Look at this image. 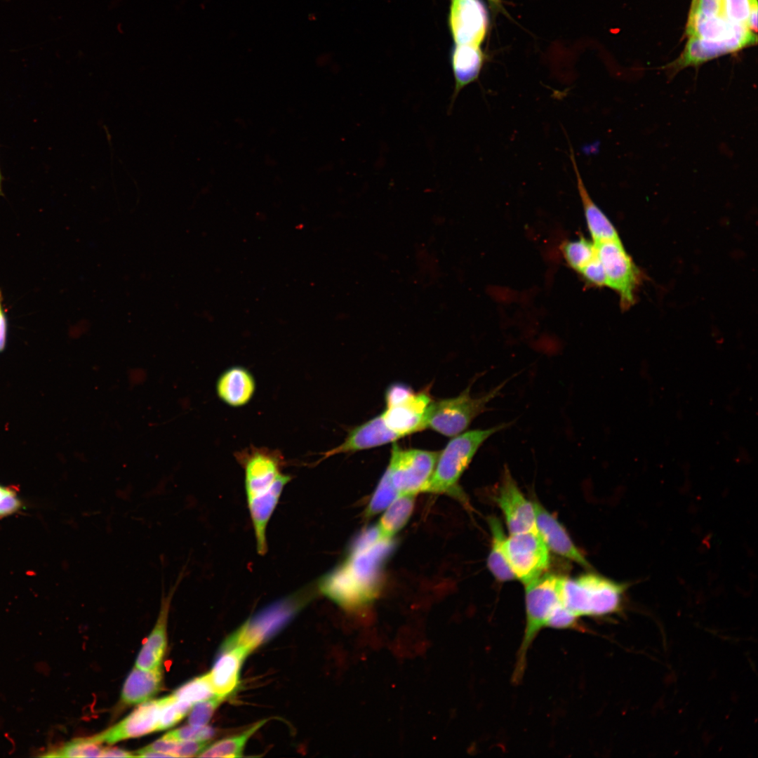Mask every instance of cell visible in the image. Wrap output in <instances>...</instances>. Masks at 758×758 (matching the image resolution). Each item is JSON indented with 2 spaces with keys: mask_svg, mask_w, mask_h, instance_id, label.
I'll list each match as a JSON object with an SVG mask.
<instances>
[{
  "mask_svg": "<svg viewBox=\"0 0 758 758\" xmlns=\"http://www.w3.org/2000/svg\"><path fill=\"white\" fill-rule=\"evenodd\" d=\"M395 547L394 540L383 538L376 525L365 528L352 540L343 560L319 580V591L345 609L366 606L378 595Z\"/></svg>",
  "mask_w": 758,
  "mask_h": 758,
  "instance_id": "6da1fadb",
  "label": "cell"
},
{
  "mask_svg": "<svg viewBox=\"0 0 758 758\" xmlns=\"http://www.w3.org/2000/svg\"><path fill=\"white\" fill-rule=\"evenodd\" d=\"M234 456L244 470L246 499L257 550L263 555L267 550V525L291 476L283 472L286 461L278 449L250 445Z\"/></svg>",
  "mask_w": 758,
  "mask_h": 758,
  "instance_id": "7a4b0ae2",
  "label": "cell"
},
{
  "mask_svg": "<svg viewBox=\"0 0 758 758\" xmlns=\"http://www.w3.org/2000/svg\"><path fill=\"white\" fill-rule=\"evenodd\" d=\"M628 583H620L596 573L576 578L564 577L563 605L577 618H604L622 611Z\"/></svg>",
  "mask_w": 758,
  "mask_h": 758,
  "instance_id": "3957f363",
  "label": "cell"
},
{
  "mask_svg": "<svg viewBox=\"0 0 758 758\" xmlns=\"http://www.w3.org/2000/svg\"><path fill=\"white\" fill-rule=\"evenodd\" d=\"M564 577L544 573L525 585L526 623L521 642L517 653L512 681L519 683L524 674L528 651L534 640L561 605Z\"/></svg>",
  "mask_w": 758,
  "mask_h": 758,
  "instance_id": "277c9868",
  "label": "cell"
},
{
  "mask_svg": "<svg viewBox=\"0 0 758 758\" xmlns=\"http://www.w3.org/2000/svg\"><path fill=\"white\" fill-rule=\"evenodd\" d=\"M504 423L486 429L463 432L454 436L439 454L423 492L460 496L458 481L480 446L493 434L509 427Z\"/></svg>",
  "mask_w": 758,
  "mask_h": 758,
  "instance_id": "5b68a950",
  "label": "cell"
},
{
  "mask_svg": "<svg viewBox=\"0 0 758 758\" xmlns=\"http://www.w3.org/2000/svg\"><path fill=\"white\" fill-rule=\"evenodd\" d=\"M310 587L265 608L232 634L223 646H244L251 651L279 631L313 596Z\"/></svg>",
  "mask_w": 758,
  "mask_h": 758,
  "instance_id": "8992f818",
  "label": "cell"
},
{
  "mask_svg": "<svg viewBox=\"0 0 758 758\" xmlns=\"http://www.w3.org/2000/svg\"><path fill=\"white\" fill-rule=\"evenodd\" d=\"M505 383L480 397L471 396L468 386L457 397L432 400L427 411L425 428L450 437L463 432L475 418L488 410L487 404L499 396Z\"/></svg>",
  "mask_w": 758,
  "mask_h": 758,
  "instance_id": "52a82bcc",
  "label": "cell"
},
{
  "mask_svg": "<svg viewBox=\"0 0 758 758\" xmlns=\"http://www.w3.org/2000/svg\"><path fill=\"white\" fill-rule=\"evenodd\" d=\"M439 451L404 449L392 446L387 470L400 495L423 492L434 471Z\"/></svg>",
  "mask_w": 758,
  "mask_h": 758,
  "instance_id": "ba28073f",
  "label": "cell"
},
{
  "mask_svg": "<svg viewBox=\"0 0 758 758\" xmlns=\"http://www.w3.org/2000/svg\"><path fill=\"white\" fill-rule=\"evenodd\" d=\"M503 550L515 578L524 585L544 574L550 566V550L537 528L510 534Z\"/></svg>",
  "mask_w": 758,
  "mask_h": 758,
  "instance_id": "9c48e42d",
  "label": "cell"
},
{
  "mask_svg": "<svg viewBox=\"0 0 758 758\" xmlns=\"http://www.w3.org/2000/svg\"><path fill=\"white\" fill-rule=\"evenodd\" d=\"M594 246L596 255L605 272L606 286L618 293L623 308L630 307L634 302V293L639 283V270L620 239L597 243Z\"/></svg>",
  "mask_w": 758,
  "mask_h": 758,
  "instance_id": "30bf717a",
  "label": "cell"
},
{
  "mask_svg": "<svg viewBox=\"0 0 758 758\" xmlns=\"http://www.w3.org/2000/svg\"><path fill=\"white\" fill-rule=\"evenodd\" d=\"M494 500L505 517L510 534L536 529L533 503L524 496L507 467Z\"/></svg>",
  "mask_w": 758,
  "mask_h": 758,
  "instance_id": "8fae6325",
  "label": "cell"
},
{
  "mask_svg": "<svg viewBox=\"0 0 758 758\" xmlns=\"http://www.w3.org/2000/svg\"><path fill=\"white\" fill-rule=\"evenodd\" d=\"M757 34L752 31L731 39L711 41L689 37L681 55L668 65L671 73H677L688 67L698 66L712 59L740 51L757 43Z\"/></svg>",
  "mask_w": 758,
  "mask_h": 758,
  "instance_id": "7c38bea8",
  "label": "cell"
},
{
  "mask_svg": "<svg viewBox=\"0 0 758 758\" xmlns=\"http://www.w3.org/2000/svg\"><path fill=\"white\" fill-rule=\"evenodd\" d=\"M432 399L428 389L413 392L389 406L381 414L385 425L401 438L425 429V420Z\"/></svg>",
  "mask_w": 758,
  "mask_h": 758,
  "instance_id": "4fadbf2b",
  "label": "cell"
},
{
  "mask_svg": "<svg viewBox=\"0 0 758 758\" xmlns=\"http://www.w3.org/2000/svg\"><path fill=\"white\" fill-rule=\"evenodd\" d=\"M163 698L142 703L118 724L93 736L100 743L113 744L158 731Z\"/></svg>",
  "mask_w": 758,
  "mask_h": 758,
  "instance_id": "5bb4252c",
  "label": "cell"
},
{
  "mask_svg": "<svg viewBox=\"0 0 758 758\" xmlns=\"http://www.w3.org/2000/svg\"><path fill=\"white\" fill-rule=\"evenodd\" d=\"M450 25L456 45L479 46L487 27V15L479 0H453Z\"/></svg>",
  "mask_w": 758,
  "mask_h": 758,
  "instance_id": "9a60e30c",
  "label": "cell"
},
{
  "mask_svg": "<svg viewBox=\"0 0 758 758\" xmlns=\"http://www.w3.org/2000/svg\"><path fill=\"white\" fill-rule=\"evenodd\" d=\"M186 566L182 567L166 595L162 589L161 608L157 621L147 638L135 661V667L152 670L161 667L162 660L167 646V620L171 599L185 573Z\"/></svg>",
  "mask_w": 758,
  "mask_h": 758,
  "instance_id": "2e32d148",
  "label": "cell"
},
{
  "mask_svg": "<svg viewBox=\"0 0 758 758\" xmlns=\"http://www.w3.org/2000/svg\"><path fill=\"white\" fill-rule=\"evenodd\" d=\"M536 528L549 550L586 568L590 564L575 545L566 528L540 503L534 502Z\"/></svg>",
  "mask_w": 758,
  "mask_h": 758,
  "instance_id": "e0dca14e",
  "label": "cell"
},
{
  "mask_svg": "<svg viewBox=\"0 0 758 758\" xmlns=\"http://www.w3.org/2000/svg\"><path fill=\"white\" fill-rule=\"evenodd\" d=\"M401 438L385 425L380 414L352 428L340 444L322 453L323 457L320 460L340 453H353L383 446Z\"/></svg>",
  "mask_w": 758,
  "mask_h": 758,
  "instance_id": "ac0fdd59",
  "label": "cell"
},
{
  "mask_svg": "<svg viewBox=\"0 0 758 758\" xmlns=\"http://www.w3.org/2000/svg\"><path fill=\"white\" fill-rule=\"evenodd\" d=\"M251 652L244 646H221L219 656L208 672L215 695L227 698L235 691L242 664Z\"/></svg>",
  "mask_w": 758,
  "mask_h": 758,
  "instance_id": "d6986e66",
  "label": "cell"
},
{
  "mask_svg": "<svg viewBox=\"0 0 758 758\" xmlns=\"http://www.w3.org/2000/svg\"><path fill=\"white\" fill-rule=\"evenodd\" d=\"M256 381L253 373L240 365L230 366L218 376L215 383L218 397L232 408L247 405L254 397Z\"/></svg>",
  "mask_w": 758,
  "mask_h": 758,
  "instance_id": "ffe728a7",
  "label": "cell"
},
{
  "mask_svg": "<svg viewBox=\"0 0 758 758\" xmlns=\"http://www.w3.org/2000/svg\"><path fill=\"white\" fill-rule=\"evenodd\" d=\"M748 31L747 27L733 24L724 16L706 15L693 9L686 25L689 37L711 41L727 40Z\"/></svg>",
  "mask_w": 758,
  "mask_h": 758,
  "instance_id": "44dd1931",
  "label": "cell"
},
{
  "mask_svg": "<svg viewBox=\"0 0 758 758\" xmlns=\"http://www.w3.org/2000/svg\"><path fill=\"white\" fill-rule=\"evenodd\" d=\"M570 159L576 174L578 193L583 204L588 230L597 244L609 240L618 239V232L604 212L590 196L580 175L573 149L571 148Z\"/></svg>",
  "mask_w": 758,
  "mask_h": 758,
  "instance_id": "7402d4cb",
  "label": "cell"
},
{
  "mask_svg": "<svg viewBox=\"0 0 758 758\" xmlns=\"http://www.w3.org/2000/svg\"><path fill=\"white\" fill-rule=\"evenodd\" d=\"M483 63L484 55L479 46L456 45L451 56L455 80L452 102L465 87L478 79Z\"/></svg>",
  "mask_w": 758,
  "mask_h": 758,
  "instance_id": "603a6c76",
  "label": "cell"
},
{
  "mask_svg": "<svg viewBox=\"0 0 758 758\" xmlns=\"http://www.w3.org/2000/svg\"><path fill=\"white\" fill-rule=\"evenodd\" d=\"M162 668L145 670L134 667L127 677L121 691L124 703L136 705L149 700L161 689Z\"/></svg>",
  "mask_w": 758,
  "mask_h": 758,
  "instance_id": "cb8c5ba5",
  "label": "cell"
},
{
  "mask_svg": "<svg viewBox=\"0 0 758 758\" xmlns=\"http://www.w3.org/2000/svg\"><path fill=\"white\" fill-rule=\"evenodd\" d=\"M415 495L399 496L385 510L376 527L384 539H394L408 521L414 508Z\"/></svg>",
  "mask_w": 758,
  "mask_h": 758,
  "instance_id": "d4e9b609",
  "label": "cell"
},
{
  "mask_svg": "<svg viewBox=\"0 0 758 758\" xmlns=\"http://www.w3.org/2000/svg\"><path fill=\"white\" fill-rule=\"evenodd\" d=\"M488 522L491 533V546L487 566L494 578L500 582L516 579L505 555L503 543L506 536L502 523L496 517H489Z\"/></svg>",
  "mask_w": 758,
  "mask_h": 758,
  "instance_id": "484cf974",
  "label": "cell"
},
{
  "mask_svg": "<svg viewBox=\"0 0 758 758\" xmlns=\"http://www.w3.org/2000/svg\"><path fill=\"white\" fill-rule=\"evenodd\" d=\"M267 721L268 719L261 720L239 734L209 744L198 757H241L247 741Z\"/></svg>",
  "mask_w": 758,
  "mask_h": 758,
  "instance_id": "4316f807",
  "label": "cell"
},
{
  "mask_svg": "<svg viewBox=\"0 0 758 758\" xmlns=\"http://www.w3.org/2000/svg\"><path fill=\"white\" fill-rule=\"evenodd\" d=\"M399 496L386 469L365 509V517H372L384 511Z\"/></svg>",
  "mask_w": 758,
  "mask_h": 758,
  "instance_id": "83f0119b",
  "label": "cell"
},
{
  "mask_svg": "<svg viewBox=\"0 0 758 758\" xmlns=\"http://www.w3.org/2000/svg\"><path fill=\"white\" fill-rule=\"evenodd\" d=\"M105 747L94 738H80L67 743L62 747L48 752L45 757H102Z\"/></svg>",
  "mask_w": 758,
  "mask_h": 758,
  "instance_id": "f1b7e54d",
  "label": "cell"
},
{
  "mask_svg": "<svg viewBox=\"0 0 758 758\" xmlns=\"http://www.w3.org/2000/svg\"><path fill=\"white\" fill-rule=\"evenodd\" d=\"M173 695L177 699L194 705L215 694L206 673L187 681L173 692Z\"/></svg>",
  "mask_w": 758,
  "mask_h": 758,
  "instance_id": "f546056e",
  "label": "cell"
},
{
  "mask_svg": "<svg viewBox=\"0 0 758 758\" xmlns=\"http://www.w3.org/2000/svg\"><path fill=\"white\" fill-rule=\"evenodd\" d=\"M563 253L567 262L574 270L580 271L596 256V248L594 243L580 238L565 244Z\"/></svg>",
  "mask_w": 758,
  "mask_h": 758,
  "instance_id": "4dcf8cb0",
  "label": "cell"
},
{
  "mask_svg": "<svg viewBox=\"0 0 758 758\" xmlns=\"http://www.w3.org/2000/svg\"><path fill=\"white\" fill-rule=\"evenodd\" d=\"M192 705L177 699L173 694L163 698L158 731L167 729L179 722L187 715Z\"/></svg>",
  "mask_w": 758,
  "mask_h": 758,
  "instance_id": "1f68e13d",
  "label": "cell"
},
{
  "mask_svg": "<svg viewBox=\"0 0 758 758\" xmlns=\"http://www.w3.org/2000/svg\"><path fill=\"white\" fill-rule=\"evenodd\" d=\"M226 698L213 696L194 704L189 712L188 724L192 726H206L214 712Z\"/></svg>",
  "mask_w": 758,
  "mask_h": 758,
  "instance_id": "d6a6232c",
  "label": "cell"
},
{
  "mask_svg": "<svg viewBox=\"0 0 758 758\" xmlns=\"http://www.w3.org/2000/svg\"><path fill=\"white\" fill-rule=\"evenodd\" d=\"M757 2V0H723L724 15L731 23L749 28L750 11Z\"/></svg>",
  "mask_w": 758,
  "mask_h": 758,
  "instance_id": "836d02e7",
  "label": "cell"
},
{
  "mask_svg": "<svg viewBox=\"0 0 758 758\" xmlns=\"http://www.w3.org/2000/svg\"><path fill=\"white\" fill-rule=\"evenodd\" d=\"M215 735V730L206 726L188 725L171 731L164 736L176 741L210 740Z\"/></svg>",
  "mask_w": 758,
  "mask_h": 758,
  "instance_id": "e575fe53",
  "label": "cell"
},
{
  "mask_svg": "<svg viewBox=\"0 0 758 758\" xmlns=\"http://www.w3.org/2000/svg\"><path fill=\"white\" fill-rule=\"evenodd\" d=\"M22 507V502L16 491L11 488L0 485V517L11 515Z\"/></svg>",
  "mask_w": 758,
  "mask_h": 758,
  "instance_id": "d590c367",
  "label": "cell"
},
{
  "mask_svg": "<svg viewBox=\"0 0 758 758\" xmlns=\"http://www.w3.org/2000/svg\"><path fill=\"white\" fill-rule=\"evenodd\" d=\"M586 280L596 286H606L603 266L596 256L579 271Z\"/></svg>",
  "mask_w": 758,
  "mask_h": 758,
  "instance_id": "8d00e7d4",
  "label": "cell"
},
{
  "mask_svg": "<svg viewBox=\"0 0 758 758\" xmlns=\"http://www.w3.org/2000/svg\"><path fill=\"white\" fill-rule=\"evenodd\" d=\"M209 743L210 740L178 741L175 755L176 757H198Z\"/></svg>",
  "mask_w": 758,
  "mask_h": 758,
  "instance_id": "74e56055",
  "label": "cell"
},
{
  "mask_svg": "<svg viewBox=\"0 0 758 758\" xmlns=\"http://www.w3.org/2000/svg\"><path fill=\"white\" fill-rule=\"evenodd\" d=\"M691 9L706 15L725 17L723 0H692Z\"/></svg>",
  "mask_w": 758,
  "mask_h": 758,
  "instance_id": "f35d334b",
  "label": "cell"
},
{
  "mask_svg": "<svg viewBox=\"0 0 758 758\" xmlns=\"http://www.w3.org/2000/svg\"><path fill=\"white\" fill-rule=\"evenodd\" d=\"M413 392L411 387L406 384L397 383L392 384L385 392L386 406L396 404Z\"/></svg>",
  "mask_w": 758,
  "mask_h": 758,
  "instance_id": "ab89813d",
  "label": "cell"
},
{
  "mask_svg": "<svg viewBox=\"0 0 758 758\" xmlns=\"http://www.w3.org/2000/svg\"><path fill=\"white\" fill-rule=\"evenodd\" d=\"M178 742V741L166 738L163 736L161 738L157 740L149 745L142 747V749L158 751L170 754L173 757H176L175 755V752L177 747Z\"/></svg>",
  "mask_w": 758,
  "mask_h": 758,
  "instance_id": "60d3db41",
  "label": "cell"
},
{
  "mask_svg": "<svg viewBox=\"0 0 758 758\" xmlns=\"http://www.w3.org/2000/svg\"><path fill=\"white\" fill-rule=\"evenodd\" d=\"M135 754L117 747H105L102 757H134Z\"/></svg>",
  "mask_w": 758,
  "mask_h": 758,
  "instance_id": "b9f144b4",
  "label": "cell"
},
{
  "mask_svg": "<svg viewBox=\"0 0 758 758\" xmlns=\"http://www.w3.org/2000/svg\"><path fill=\"white\" fill-rule=\"evenodd\" d=\"M7 324L4 312L1 303L0 293V352L4 349L6 340Z\"/></svg>",
  "mask_w": 758,
  "mask_h": 758,
  "instance_id": "7bdbcfd3",
  "label": "cell"
},
{
  "mask_svg": "<svg viewBox=\"0 0 758 758\" xmlns=\"http://www.w3.org/2000/svg\"><path fill=\"white\" fill-rule=\"evenodd\" d=\"M3 180H4V178H3V175H2L1 169V166H0V196H1L3 194V191H2V182H3Z\"/></svg>",
  "mask_w": 758,
  "mask_h": 758,
  "instance_id": "ee69618b",
  "label": "cell"
},
{
  "mask_svg": "<svg viewBox=\"0 0 758 758\" xmlns=\"http://www.w3.org/2000/svg\"><path fill=\"white\" fill-rule=\"evenodd\" d=\"M308 17H309V18H309V20H311V21H313V20H315V15H314V13H311V14H310Z\"/></svg>",
  "mask_w": 758,
  "mask_h": 758,
  "instance_id": "f6af8a7d",
  "label": "cell"
},
{
  "mask_svg": "<svg viewBox=\"0 0 758 758\" xmlns=\"http://www.w3.org/2000/svg\"><path fill=\"white\" fill-rule=\"evenodd\" d=\"M490 1H491L493 3H498V0H490Z\"/></svg>",
  "mask_w": 758,
  "mask_h": 758,
  "instance_id": "bcb514c9",
  "label": "cell"
}]
</instances>
